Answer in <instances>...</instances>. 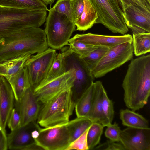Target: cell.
Wrapping results in <instances>:
<instances>
[{"mask_svg":"<svg viewBox=\"0 0 150 150\" xmlns=\"http://www.w3.org/2000/svg\"><path fill=\"white\" fill-rule=\"evenodd\" d=\"M0 62L40 53L48 47L45 30L39 27L0 30Z\"/></svg>","mask_w":150,"mask_h":150,"instance_id":"cell-1","label":"cell"},{"mask_svg":"<svg viewBox=\"0 0 150 150\" xmlns=\"http://www.w3.org/2000/svg\"><path fill=\"white\" fill-rule=\"evenodd\" d=\"M93 150H125L120 142L112 141L110 140L96 146Z\"/></svg>","mask_w":150,"mask_h":150,"instance_id":"cell-36","label":"cell"},{"mask_svg":"<svg viewBox=\"0 0 150 150\" xmlns=\"http://www.w3.org/2000/svg\"><path fill=\"white\" fill-rule=\"evenodd\" d=\"M15 98L8 80L0 76V114L1 128L5 129L10 113L13 108Z\"/></svg>","mask_w":150,"mask_h":150,"instance_id":"cell-17","label":"cell"},{"mask_svg":"<svg viewBox=\"0 0 150 150\" xmlns=\"http://www.w3.org/2000/svg\"><path fill=\"white\" fill-rule=\"evenodd\" d=\"M0 7L48 10L47 5L42 0H0Z\"/></svg>","mask_w":150,"mask_h":150,"instance_id":"cell-25","label":"cell"},{"mask_svg":"<svg viewBox=\"0 0 150 150\" xmlns=\"http://www.w3.org/2000/svg\"><path fill=\"white\" fill-rule=\"evenodd\" d=\"M74 80V71L71 69L33 91L38 101L42 104L61 91L71 88Z\"/></svg>","mask_w":150,"mask_h":150,"instance_id":"cell-12","label":"cell"},{"mask_svg":"<svg viewBox=\"0 0 150 150\" xmlns=\"http://www.w3.org/2000/svg\"><path fill=\"white\" fill-rule=\"evenodd\" d=\"M131 0L144 9L150 11V0Z\"/></svg>","mask_w":150,"mask_h":150,"instance_id":"cell-39","label":"cell"},{"mask_svg":"<svg viewBox=\"0 0 150 150\" xmlns=\"http://www.w3.org/2000/svg\"><path fill=\"white\" fill-rule=\"evenodd\" d=\"M76 41L96 47L110 48L117 45L126 42L132 43V37L129 34L121 36L100 35L88 33L77 34L70 38L69 41Z\"/></svg>","mask_w":150,"mask_h":150,"instance_id":"cell-15","label":"cell"},{"mask_svg":"<svg viewBox=\"0 0 150 150\" xmlns=\"http://www.w3.org/2000/svg\"><path fill=\"white\" fill-rule=\"evenodd\" d=\"M86 117H77L66 125L70 135V143L80 136L93 123Z\"/></svg>","mask_w":150,"mask_h":150,"instance_id":"cell-24","label":"cell"},{"mask_svg":"<svg viewBox=\"0 0 150 150\" xmlns=\"http://www.w3.org/2000/svg\"><path fill=\"white\" fill-rule=\"evenodd\" d=\"M95 90V83L93 82L76 102L75 109L77 117H88L92 106Z\"/></svg>","mask_w":150,"mask_h":150,"instance_id":"cell-20","label":"cell"},{"mask_svg":"<svg viewBox=\"0 0 150 150\" xmlns=\"http://www.w3.org/2000/svg\"><path fill=\"white\" fill-rule=\"evenodd\" d=\"M40 127L38 129L33 130L31 132V136L34 139L37 138L39 135Z\"/></svg>","mask_w":150,"mask_h":150,"instance_id":"cell-41","label":"cell"},{"mask_svg":"<svg viewBox=\"0 0 150 150\" xmlns=\"http://www.w3.org/2000/svg\"><path fill=\"white\" fill-rule=\"evenodd\" d=\"M57 54L51 48L35 55H32L24 66L28 72L30 88L33 90L41 85L46 79Z\"/></svg>","mask_w":150,"mask_h":150,"instance_id":"cell-9","label":"cell"},{"mask_svg":"<svg viewBox=\"0 0 150 150\" xmlns=\"http://www.w3.org/2000/svg\"><path fill=\"white\" fill-rule=\"evenodd\" d=\"M0 128H1V118H0Z\"/></svg>","mask_w":150,"mask_h":150,"instance_id":"cell-42","label":"cell"},{"mask_svg":"<svg viewBox=\"0 0 150 150\" xmlns=\"http://www.w3.org/2000/svg\"><path fill=\"white\" fill-rule=\"evenodd\" d=\"M39 127L37 122H32L11 131L7 136L8 149L21 150L23 147L35 142V140L32 137L31 132Z\"/></svg>","mask_w":150,"mask_h":150,"instance_id":"cell-16","label":"cell"},{"mask_svg":"<svg viewBox=\"0 0 150 150\" xmlns=\"http://www.w3.org/2000/svg\"><path fill=\"white\" fill-rule=\"evenodd\" d=\"M52 8L56 11L66 15L73 22L70 0H58Z\"/></svg>","mask_w":150,"mask_h":150,"instance_id":"cell-33","label":"cell"},{"mask_svg":"<svg viewBox=\"0 0 150 150\" xmlns=\"http://www.w3.org/2000/svg\"><path fill=\"white\" fill-rule=\"evenodd\" d=\"M32 55H21L4 62H0V76L8 80L20 70Z\"/></svg>","mask_w":150,"mask_h":150,"instance_id":"cell-23","label":"cell"},{"mask_svg":"<svg viewBox=\"0 0 150 150\" xmlns=\"http://www.w3.org/2000/svg\"><path fill=\"white\" fill-rule=\"evenodd\" d=\"M21 150H44V149L35 142L23 147Z\"/></svg>","mask_w":150,"mask_h":150,"instance_id":"cell-40","label":"cell"},{"mask_svg":"<svg viewBox=\"0 0 150 150\" xmlns=\"http://www.w3.org/2000/svg\"><path fill=\"white\" fill-rule=\"evenodd\" d=\"M1 42V39H0V44Z\"/></svg>","mask_w":150,"mask_h":150,"instance_id":"cell-44","label":"cell"},{"mask_svg":"<svg viewBox=\"0 0 150 150\" xmlns=\"http://www.w3.org/2000/svg\"><path fill=\"white\" fill-rule=\"evenodd\" d=\"M7 124L11 131L20 127V117L15 108H13L8 118Z\"/></svg>","mask_w":150,"mask_h":150,"instance_id":"cell-37","label":"cell"},{"mask_svg":"<svg viewBox=\"0 0 150 150\" xmlns=\"http://www.w3.org/2000/svg\"><path fill=\"white\" fill-rule=\"evenodd\" d=\"M132 43H121L108 49L105 54L92 70L94 78L102 77L119 67L133 57Z\"/></svg>","mask_w":150,"mask_h":150,"instance_id":"cell-8","label":"cell"},{"mask_svg":"<svg viewBox=\"0 0 150 150\" xmlns=\"http://www.w3.org/2000/svg\"><path fill=\"white\" fill-rule=\"evenodd\" d=\"M84 8L83 12L75 22L76 30L85 31L91 28L96 24L98 16L89 0H83Z\"/></svg>","mask_w":150,"mask_h":150,"instance_id":"cell-22","label":"cell"},{"mask_svg":"<svg viewBox=\"0 0 150 150\" xmlns=\"http://www.w3.org/2000/svg\"><path fill=\"white\" fill-rule=\"evenodd\" d=\"M89 127L80 136L70 143L65 150H89L87 135Z\"/></svg>","mask_w":150,"mask_h":150,"instance_id":"cell-32","label":"cell"},{"mask_svg":"<svg viewBox=\"0 0 150 150\" xmlns=\"http://www.w3.org/2000/svg\"><path fill=\"white\" fill-rule=\"evenodd\" d=\"M95 93L92 108L88 117L93 122H98L104 127L108 124L104 116L102 110V95L104 86L100 81L95 82Z\"/></svg>","mask_w":150,"mask_h":150,"instance_id":"cell-18","label":"cell"},{"mask_svg":"<svg viewBox=\"0 0 150 150\" xmlns=\"http://www.w3.org/2000/svg\"><path fill=\"white\" fill-rule=\"evenodd\" d=\"M104 134L105 137L109 140L115 142H120V136L121 130L118 124L115 122L107 126Z\"/></svg>","mask_w":150,"mask_h":150,"instance_id":"cell-34","label":"cell"},{"mask_svg":"<svg viewBox=\"0 0 150 150\" xmlns=\"http://www.w3.org/2000/svg\"><path fill=\"white\" fill-rule=\"evenodd\" d=\"M124 101L129 109L135 111L147 103L150 95V55L132 59L123 79Z\"/></svg>","mask_w":150,"mask_h":150,"instance_id":"cell-2","label":"cell"},{"mask_svg":"<svg viewBox=\"0 0 150 150\" xmlns=\"http://www.w3.org/2000/svg\"><path fill=\"white\" fill-rule=\"evenodd\" d=\"M104 127L98 122H93L89 127L87 135L89 150H93L100 143Z\"/></svg>","mask_w":150,"mask_h":150,"instance_id":"cell-28","label":"cell"},{"mask_svg":"<svg viewBox=\"0 0 150 150\" xmlns=\"http://www.w3.org/2000/svg\"><path fill=\"white\" fill-rule=\"evenodd\" d=\"M133 52L138 56L150 52V33L133 34Z\"/></svg>","mask_w":150,"mask_h":150,"instance_id":"cell-26","label":"cell"},{"mask_svg":"<svg viewBox=\"0 0 150 150\" xmlns=\"http://www.w3.org/2000/svg\"><path fill=\"white\" fill-rule=\"evenodd\" d=\"M1 129H2V128H0V132H1Z\"/></svg>","mask_w":150,"mask_h":150,"instance_id":"cell-43","label":"cell"},{"mask_svg":"<svg viewBox=\"0 0 150 150\" xmlns=\"http://www.w3.org/2000/svg\"><path fill=\"white\" fill-rule=\"evenodd\" d=\"M67 47L64 49L61 52L58 54L57 53L46 79L40 86L59 76L65 72L64 59L67 53Z\"/></svg>","mask_w":150,"mask_h":150,"instance_id":"cell-27","label":"cell"},{"mask_svg":"<svg viewBox=\"0 0 150 150\" xmlns=\"http://www.w3.org/2000/svg\"><path fill=\"white\" fill-rule=\"evenodd\" d=\"M102 110L105 118L108 125L112 123L114 116L112 101L109 98L104 88L102 95Z\"/></svg>","mask_w":150,"mask_h":150,"instance_id":"cell-31","label":"cell"},{"mask_svg":"<svg viewBox=\"0 0 150 150\" xmlns=\"http://www.w3.org/2000/svg\"><path fill=\"white\" fill-rule=\"evenodd\" d=\"M47 11L25 9L0 13V30L39 27L45 21Z\"/></svg>","mask_w":150,"mask_h":150,"instance_id":"cell-6","label":"cell"},{"mask_svg":"<svg viewBox=\"0 0 150 150\" xmlns=\"http://www.w3.org/2000/svg\"><path fill=\"white\" fill-rule=\"evenodd\" d=\"M71 88L61 91L42 104L37 120L39 126L52 127L65 125L69 121L75 105Z\"/></svg>","mask_w":150,"mask_h":150,"instance_id":"cell-3","label":"cell"},{"mask_svg":"<svg viewBox=\"0 0 150 150\" xmlns=\"http://www.w3.org/2000/svg\"><path fill=\"white\" fill-rule=\"evenodd\" d=\"M109 48L97 47L87 56L81 58L91 70L93 69Z\"/></svg>","mask_w":150,"mask_h":150,"instance_id":"cell-29","label":"cell"},{"mask_svg":"<svg viewBox=\"0 0 150 150\" xmlns=\"http://www.w3.org/2000/svg\"><path fill=\"white\" fill-rule=\"evenodd\" d=\"M120 118L122 125L127 127L143 129H150L148 121L141 115L129 109H122Z\"/></svg>","mask_w":150,"mask_h":150,"instance_id":"cell-21","label":"cell"},{"mask_svg":"<svg viewBox=\"0 0 150 150\" xmlns=\"http://www.w3.org/2000/svg\"><path fill=\"white\" fill-rule=\"evenodd\" d=\"M71 52L78 55L81 58L88 56L97 47L78 41H69L68 45Z\"/></svg>","mask_w":150,"mask_h":150,"instance_id":"cell-30","label":"cell"},{"mask_svg":"<svg viewBox=\"0 0 150 150\" xmlns=\"http://www.w3.org/2000/svg\"><path fill=\"white\" fill-rule=\"evenodd\" d=\"M35 142L44 150H65L70 143V135L66 125L39 129Z\"/></svg>","mask_w":150,"mask_h":150,"instance_id":"cell-11","label":"cell"},{"mask_svg":"<svg viewBox=\"0 0 150 150\" xmlns=\"http://www.w3.org/2000/svg\"><path fill=\"white\" fill-rule=\"evenodd\" d=\"M48 11L44 30L48 45L55 50L62 49L68 45L76 26L66 15L56 11L53 8Z\"/></svg>","mask_w":150,"mask_h":150,"instance_id":"cell-4","label":"cell"},{"mask_svg":"<svg viewBox=\"0 0 150 150\" xmlns=\"http://www.w3.org/2000/svg\"><path fill=\"white\" fill-rule=\"evenodd\" d=\"M14 107L20 117V126L36 122L41 107L33 90L29 87L18 101H14Z\"/></svg>","mask_w":150,"mask_h":150,"instance_id":"cell-13","label":"cell"},{"mask_svg":"<svg viewBox=\"0 0 150 150\" xmlns=\"http://www.w3.org/2000/svg\"><path fill=\"white\" fill-rule=\"evenodd\" d=\"M125 22L133 34L150 33V11L131 0H119Z\"/></svg>","mask_w":150,"mask_h":150,"instance_id":"cell-10","label":"cell"},{"mask_svg":"<svg viewBox=\"0 0 150 150\" xmlns=\"http://www.w3.org/2000/svg\"><path fill=\"white\" fill-rule=\"evenodd\" d=\"M65 72L74 71V80L71 88L73 99L76 103L93 82L94 77L84 62L78 55L71 52L67 47L64 59Z\"/></svg>","mask_w":150,"mask_h":150,"instance_id":"cell-7","label":"cell"},{"mask_svg":"<svg viewBox=\"0 0 150 150\" xmlns=\"http://www.w3.org/2000/svg\"><path fill=\"white\" fill-rule=\"evenodd\" d=\"M8 149L7 136L6 130L2 128L0 133V150Z\"/></svg>","mask_w":150,"mask_h":150,"instance_id":"cell-38","label":"cell"},{"mask_svg":"<svg viewBox=\"0 0 150 150\" xmlns=\"http://www.w3.org/2000/svg\"><path fill=\"white\" fill-rule=\"evenodd\" d=\"M97 12L96 24L104 25L113 33L124 35L129 31L119 0H89Z\"/></svg>","mask_w":150,"mask_h":150,"instance_id":"cell-5","label":"cell"},{"mask_svg":"<svg viewBox=\"0 0 150 150\" xmlns=\"http://www.w3.org/2000/svg\"><path fill=\"white\" fill-rule=\"evenodd\" d=\"M150 130L127 127L121 130L120 142L125 150H150Z\"/></svg>","mask_w":150,"mask_h":150,"instance_id":"cell-14","label":"cell"},{"mask_svg":"<svg viewBox=\"0 0 150 150\" xmlns=\"http://www.w3.org/2000/svg\"><path fill=\"white\" fill-rule=\"evenodd\" d=\"M73 21L75 22L78 20L84 8L83 0H70Z\"/></svg>","mask_w":150,"mask_h":150,"instance_id":"cell-35","label":"cell"},{"mask_svg":"<svg viewBox=\"0 0 150 150\" xmlns=\"http://www.w3.org/2000/svg\"><path fill=\"white\" fill-rule=\"evenodd\" d=\"M8 81L12 88L16 101L20 100L25 91L30 87L28 71L25 66Z\"/></svg>","mask_w":150,"mask_h":150,"instance_id":"cell-19","label":"cell"}]
</instances>
